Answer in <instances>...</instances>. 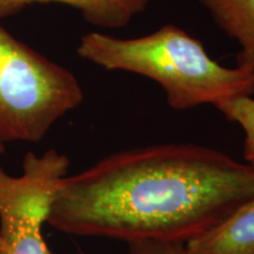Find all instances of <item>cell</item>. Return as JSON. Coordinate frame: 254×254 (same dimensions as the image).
Here are the masks:
<instances>
[{
  "mask_svg": "<svg viewBox=\"0 0 254 254\" xmlns=\"http://www.w3.org/2000/svg\"><path fill=\"white\" fill-rule=\"evenodd\" d=\"M253 196L249 164L199 145H153L64 177L47 224L71 236L186 244Z\"/></svg>",
  "mask_w": 254,
  "mask_h": 254,
  "instance_id": "obj_1",
  "label": "cell"
},
{
  "mask_svg": "<svg viewBox=\"0 0 254 254\" xmlns=\"http://www.w3.org/2000/svg\"><path fill=\"white\" fill-rule=\"evenodd\" d=\"M77 53L109 71L150 78L163 88L174 110L217 106L254 93L253 68L225 67L209 57L201 41L173 24L131 39L91 32L81 37Z\"/></svg>",
  "mask_w": 254,
  "mask_h": 254,
  "instance_id": "obj_2",
  "label": "cell"
},
{
  "mask_svg": "<svg viewBox=\"0 0 254 254\" xmlns=\"http://www.w3.org/2000/svg\"><path fill=\"white\" fill-rule=\"evenodd\" d=\"M82 98L69 69L0 25V142L40 141Z\"/></svg>",
  "mask_w": 254,
  "mask_h": 254,
  "instance_id": "obj_3",
  "label": "cell"
},
{
  "mask_svg": "<svg viewBox=\"0 0 254 254\" xmlns=\"http://www.w3.org/2000/svg\"><path fill=\"white\" fill-rule=\"evenodd\" d=\"M68 166V158L56 150L25 154L19 177L0 166V254L49 253L41 228Z\"/></svg>",
  "mask_w": 254,
  "mask_h": 254,
  "instance_id": "obj_4",
  "label": "cell"
},
{
  "mask_svg": "<svg viewBox=\"0 0 254 254\" xmlns=\"http://www.w3.org/2000/svg\"><path fill=\"white\" fill-rule=\"evenodd\" d=\"M187 254H254V196L201 236L187 241Z\"/></svg>",
  "mask_w": 254,
  "mask_h": 254,
  "instance_id": "obj_5",
  "label": "cell"
},
{
  "mask_svg": "<svg viewBox=\"0 0 254 254\" xmlns=\"http://www.w3.org/2000/svg\"><path fill=\"white\" fill-rule=\"evenodd\" d=\"M150 0H0V19L19 13L32 4H62L78 9L82 18L97 27H126L144 12Z\"/></svg>",
  "mask_w": 254,
  "mask_h": 254,
  "instance_id": "obj_6",
  "label": "cell"
},
{
  "mask_svg": "<svg viewBox=\"0 0 254 254\" xmlns=\"http://www.w3.org/2000/svg\"><path fill=\"white\" fill-rule=\"evenodd\" d=\"M220 30L236 40L237 65L254 69V0H198Z\"/></svg>",
  "mask_w": 254,
  "mask_h": 254,
  "instance_id": "obj_7",
  "label": "cell"
},
{
  "mask_svg": "<svg viewBox=\"0 0 254 254\" xmlns=\"http://www.w3.org/2000/svg\"><path fill=\"white\" fill-rule=\"evenodd\" d=\"M231 123H236L243 128L244 158L246 164L254 168V99L252 97H240L215 106Z\"/></svg>",
  "mask_w": 254,
  "mask_h": 254,
  "instance_id": "obj_8",
  "label": "cell"
},
{
  "mask_svg": "<svg viewBox=\"0 0 254 254\" xmlns=\"http://www.w3.org/2000/svg\"><path fill=\"white\" fill-rule=\"evenodd\" d=\"M129 254H187L185 245L179 243L145 240L128 244Z\"/></svg>",
  "mask_w": 254,
  "mask_h": 254,
  "instance_id": "obj_9",
  "label": "cell"
},
{
  "mask_svg": "<svg viewBox=\"0 0 254 254\" xmlns=\"http://www.w3.org/2000/svg\"><path fill=\"white\" fill-rule=\"evenodd\" d=\"M4 150H5L4 144H2V142H0V153H2V152H4Z\"/></svg>",
  "mask_w": 254,
  "mask_h": 254,
  "instance_id": "obj_10",
  "label": "cell"
},
{
  "mask_svg": "<svg viewBox=\"0 0 254 254\" xmlns=\"http://www.w3.org/2000/svg\"><path fill=\"white\" fill-rule=\"evenodd\" d=\"M47 254H53L52 252H51V251H49V253H47Z\"/></svg>",
  "mask_w": 254,
  "mask_h": 254,
  "instance_id": "obj_11",
  "label": "cell"
}]
</instances>
